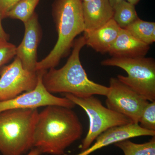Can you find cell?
I'll return each instance as SVG.
<instances>
[{
    "instance_id": "obj_15",
    "label": "cell",
    "mask_w": 155,
    "mask_h": 155,
    "mask_svg": "<svg viewBox=\"0 0 155 155\" xmlns=\"http://www.w3.org/2000/svg\"><path fill=\"white\" fill-rule=\"evenodd\" d=\"M124 29L146 44L150 45L155 41L154 22H148L138 18Z\"/></svg>"
},
{
    "instance_id": "obj_5",
    "label": "cell",
    "mask_w": 155,
    "mask_h": 155,
    "mask_svg": "<svg viewBox=\"0 0 155 155\" xmlns=\"http://www.w3.org/2000/svg\"><path fill=\"white\" fill-rule=\"evenodd\" d=\"M101 65L118 67L125 70L127 76L119 75L117 78L148 101H155V61L153 58L112 57L102 61Z\"/></svg>"
},
{
    "instance_id": "obj_1",
    "label": "cell",
    "mask_w": 155,
    "mask_h": 155,
    "mask_svg": "<svg viewBox=\"0 0 155 155\" xmlns=\"http://www.w3.org/2000/svg\"><path fill=\"white\" fill-rule=\"evenodd\" d=\"M83 126L71 108L48 106L38 113L33 134V147L41 153L64 155L81 138Z\"/></svg>"
},
{
    "instance_id": "obj_21",
    "label": "cell",
    "mask_w": 155,
    "mask_h": 155,
    "mask_svg": "<svg viewBox=\"0 0 155 155\" xmlns=\"http://www.w3.org/2000/svg\"><path fill=\"white\" fill-rule=\"evenodd\" d=\"M20 0H0V16L2 19L7 17L10 10Z\"/></svg>"
},
{
    "instance_id": "obj_8",
    "label": "cell",
    "mask_w": 155,
    "mask_h": 155,
    "mask_svg": "<svg viewBox=\"0 0 155 155\" xmlns=\"http://www.w3.org/2000/svg\"><path fill=\"white\" fill-rule=\"evenodd\" d=\"M38 80V72L24 69L19 58L15 57L12 63L0 70V102L33 90Z\"/></svg>"
},
{
    "instance_id": "obj_24",
    "label": "cell",
    "mask_w": 155,
    "mask_h": 155,
    "mask_svg": "<svg viewBox=\"0 0 155 155\" xmlns=\"http://www.w3.org/2000/svg\"><path fill=\"white\" fill-rule=\"evenodd\" d=\"M125 1V0H109L110 4L113 8L118 3H120L122 1Z\"/></svg>"
},
{
    "instance_id": "obj_7",
    "label": "cell",
    "mask_w": 155,
    "mask_h": 155,
    "mask_svg": "<svg viewBox=\"0 0 155 155\" xmlns=\"http://www.w3.org/2000/svg\"><path fill=\"white\" fill-rule=\"evenodd\" d=\"M106 104L110 110L124 115L134 123H138L149 101L117 78H111Z\"/></svg>"
},
{
    "instance_id": "obj_2",
    "label": "cell",
    "mask_w": 155,
    "mask_h": 155,
    "mask_svg": "<svg viewBox=\"0 0 155 155\" xmlns=\"http://www.w3.org/2000/svg\"><path fill=\"white\" fill-rule=\"evenodd\" d=\"M85 45L84 36L76 39L72 54L66 64L60 69L51 68L45 72L42 81L48 91L51 94H69L78 97L95 95L107 96L109 87L91 80L82 67L80 53Z\"/></svg>"
},
{
    "instance_id": "obj_23",
    "label": "cell",
    "mask_w": 155,
    "mask_h": 155,
    "mask_svg": "<svg viewBox=\"0 0 155 155\" xmlns=\"http://www.w3.org/2000/svg\"><path fill=\"white\" fill-rule=\"evenodd\" d=\"M41 154V153L38 149L35 148L31 149L28 154L26 155H40Z\"/></svg>"
},
{
    "instance_id": "obj_14",
    "label": "cell",
    "mask_w": 155,
    "mask_h": 155,
    "mask_svg": "<svg viewBox=\"0 0 155 155\" xmlns=\"http://www.w3.org/2000/svg\"><path fill=\"white\" fill-rule=\"evenodd\" d=\"M122 28L114 19L104 25L84 35L86 45L101 53H108Z\"/></svg>"
},
{
    "instance_id": "obj_26",
    "label": "cell",
    "mask_w": 155,
    "mask_h": 155,
    "mask_svg": "<svg viewBox=\"0 0 155 155\" xmlns=\"http://www.w3.org/2000/svg\"><path fill=\"white\" fill-rule=\"evenodd\" d=\"M82 2H89V1H91V0H81Z\"/></svg>"
},
{
    "instance_id": "obj_22",
    "label": "cell",
    "mask_w": 155,
    "mask_h": 155,
    "mask_svg": "<svg viewBox=\"0 0 155 155\" xmlns=\"http://www.w3.org/2000/svg\"><path fill=\"white\" fill-rule=\"evenodd\" d=\"M2 19L0 16V41H8L10 39V35L5 31L2 25Z\"/></svg>"
},
{
    "instance_id": "obj_10",
    "label": "cell",
    "mask_w": 155,
    "mask_h": 155,
    "mask_svg": "<svg viewBox=\"0 0 155 155\" xmlns=\"http://www.w3.org/2000/svg\"><path fill=\"white\" fill-rule=\"evenodd\" d=\"M23 23L25 32L22 41L16 48V57L21 61L24 69L31 72H36L37 49L42 37V31L37 14L35 12Z\"/></svg>"
},
{
    "instance_id": "obj_19",
    "label": "cell",
    "mask_w": 155,
    "mask_h": 155,
    "mask_svg": "<svg viewBox=\"0 0 155 155\" xmlns=\"http://www.w3.org/2000/svg\"><path fill=\"white\" fill-rule=\"evenodd\" d=\"M138 124L146 130L155 131V101L149 102L145 107Z\"/></svg>"
},
{
    "instance_id": "obj_9",
    "label": "cell",
    "mask_w": 155,
    "mask_h": 155,
    "mask_svg": "<svg viewBox=\"0 0 155 155\" xmlns=\"http://www.w3.org/2000/svg\"><path fill=\"white\" fill-rule=\"evenodd\" d=\"M47 70L38 72L37 85L31 91L25 92L14 98L0 102V112L14 109H38L48 106H59L72 109L75 105L67 98L56 97L48 91L42 81Z\"/></svg>"
},
{
    "instance_id": "obj_6",
    "label": "cell",
    "mask_w": 155,
    "mask_h": 155,
    "mask_svg": "<svg viewBox=\"0 0 155 155\" xmlns=\"http://www.w3.org/2000/svg\"><path fill=\"white\" fill-rule=\"evenodd\" d=\"M64 96L82 108L89 119L88 132L79 147L81 151L88 148L99 135L109 128L133 123L126 116L104 107L94 95L78 97L65 94Z\"/></svg>"
},
{
    "instance_id": "obj_20",
    "label": "cell",
    "mask_w": 155,
    "mask_h": 155,
    "mask_svg": "<svg viewBox=\"0 0 155 155\" xmlns=\"http://www.w3.org/2000/svg\"><path fill=\"white\" fill-rule=\"evenodd\" d=\"M17 47L8 41H0V67L16 56Z\"/></svg>"
},
{
    "instance_id": "obj_18",
    "label": "cell",
    "mask_w": 155,
    "mask_h": 155,
    "mask_svg": "<svg viewBox=\"0 0 155 155\" xmlns=\"http://www.w3.org/2000/svg\"><path fill=\"white\" fill-rule=\"evenodd\" d=\"M40 0H20L10 10L6 18L19 19L26 22L35 13V10Z\"/></svg>"
},
{
    "instance_id": "obj_17",
    "label": "cell",
    "mask_w": 155,
    "mask_h": 155,
    "mask_svg": "<svg viewBox=\"0 0 155 155\" xmlns=\"http://www.w3.org/2000/svg\"><path fill=\"white\" fill-rule=\"evenodd\" d=\"M114 10L113 19L122 28H125L139 18L135 6L126 0L117 4Z\"/></svg>"
},
{
    "instance_id": "obj_25",
    "label": "cell",
    "mask_w": 155,
    "mask_h": 155,
    "mask_svg": "<svg viewBox=\"0 0 155 155\" xmlns=\"http://www.w3.org/2000/svg\"><path fill=\"white\" fill-rule=\"evenodd\" d=\"M128 2L134 5L135 6L137 4L140 2V0H126Z\"/></svg>"
},
{
    "instance_id": "obj_11",
    "label": "cell",
    "mask_w": 155,
    "mask_h": 155,
    "mask_svg": "<svg viewBox=\"0 0 155 155\" xmlns=\"http://www.w3.org/2000/svg\"><path fill=\"white\" fill-rule=\"evenodd\" d=\"M144 136H155V131L143 129L139 125L138 123H131L127 125L115 126L109 128L101 134L96 139L94 144L76 155H89L97 150L118 142Z\"/></svg>"
},
{
    "instance_id": "obj_13",
    "label": "cell",
    "mask_w": 155,
    "mask_h": 155,
    "mask_svg": "<svg viewBox=\"0 0 155 155\" xmlns=\"http://www.w3.org/2000/svg\"><path fill=\"white\" fill-rule=\"evenodd\" d=\"M150 50V45L133 36L126 29L122 28L108 53L116 58L144 57Z\"/></svg>"
},
{
    "instance_id": "obj_4",
    "label": "cell",
    "mask_w": 155,
    "mask_h": 155,
    "mask_svg": "<svg viewBox=\"0 0 155 155\" xmlns=\"http://www.w3.org/2000/svg\"><path fill=\"white\" fill-rule=\"evenodd\" d=\"M38 109H14L0 112V152L22 155L33 148Z\"/></svg>"
},
{
    "instance_id": "obj_16",
    "label": "cell",
    "mask_w": 155,
    "mask_h": 155,
    "mask_svg": "<svg viewBox=\"0 0 155 155\" xmlns=\"http://www.w3.org/2000/svg\"><path fill=\"white\" fill-rule=\"evenodd\" d=\"M114 144L122 150L125 155H155V136L143 143H136L126 139Z\"/></svg>"
},
{
    "instance_id": "obj_12",
    "label": "cell",
    "mask_w": 155,
    "mask_h": 155,
    "mask_svg": "<svg viewBox=\"0 0 155 155\" xmlns=\"http://www.w3.org/2000/svg\"><path fill=\"white\" fill-rule=\"evenodd\" d=\"M84 35L101 27L113 19L114 8L109 0L82 2Z\"/></svg>"
},
{
    "instance_id": "obj_3",
    "label": "cell",
    "mask_w": 155,
    "mask_h": 155,
    "mask_svg": "<svg viewBox=\"0 0 155 155\" xmlns=\"http://www.w3.org/2000/svg\"><path fill=\"white\" fill-rule=\"evenodd\" d=\"M52 14L58 34L52 50L37 63L35 71L55 68L73 47L75 38L84 31L81 0H55Z\"/></svg>"
}]
</instances>
